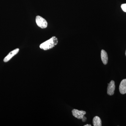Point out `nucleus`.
Returning a JSON list of instances; mask_svg holds the SVG:
<instances>
[{"label": "nucleus", "mask_w": 126, "mask_h": 126, "mask_svg": "<svg viewBox=\"0 0 126 126\" xmlns=\"http://www.w3.org/2000/svg\"><path fill=\"white\" fill-rule=\"evenodd\" d=\"M58 38L56 36H53L49 39L41 44L40 45V48L44 50H48L54 47L58 44Z\"/></svg>", "instance_id": "f257e3e1"}, {"label": "nucleus", "mask_w": 126, "mask_h": 126, "mask_svg": "<svg viewBox=\"0 0 126 126\" xmlns=\"http://www.w3.org/2000/svg\"><path fill=\"white\" fill-rule=\"evenodd\" d=\"M35 21L37 25L41 29H45L48 25L47 21L40 16H36Z\"/></svg>", "instance_id": "f03ea898"}, {"label": "nucleus", "mask_w": 126, "mask_h": 126, "mask_svg": "<svg viewBox=\"0 0 126 126\" xmlns=\"http://www.w3.org/2000/svg\"><path fill=\"white\" fill-rule=\"evenodd\" d=\"M72 114L73 116L78 119H82L86 114V112L83 110H79L74 109L72 110Z\"/></svg>", "instance_id": "7ed1b4c3"}, {"label": "nucleus", "mask_w": 126, "mask_h": 126, "mask_svg": "<svg viewBox=\"0 0 126 126\" xmlns=\"http://www.w3.org/2000/svg\"><path fill=\"white\" fill-rule=\"evenodd\" d=\"M108 87L107 88V94L108 95L111 96L114 94L115 89V82L114 81L112 80L110 81V83H108Z\"/></svg>", "instance_id": "20e7f679"}, {"label": "nucleus", "mask_w": 126, "mask_h": 126, "mask_svg": "<svg viewBox=\"0 0 126 126\" xmlns=\"http://www.w3.org/2000/svg\"><path fill=\"white\" fill-rule=\"evenodd\" d=\"M19 51V48H16L12 50L11 52L7 55V56H6L4 59V61L5 63L9 61L14 56L17 54Z\"/></svg>", "instance_id": "39448f33"}, {"label": "nucleus", "mask_w": 126, "mask_h": 126, "mask_svg": "<svg viewBox=\"0 0 126 126\" xmlns=\"http://www.w3.org/2000/svg\"><path fill=\"white\" fill-rule=\"evenodd\" d=\"M119 90L120 93L122 94L126 93V79H123L119 85Z\"/></svg>", "instance_id": "423d86ee"}, {"label": "nucleus", "mask_w": 126, "mask_h": 126, "mask_svg": "<svg viewBox=\"0 0 126 126\" xmlns=\"http://www.w3.org/2000/svg\"><path fill=\"white\" fill-rule=\"evenodd\" d=\"M101 58L102 63L104 65H106L108 62V58L107 53L103 49L101 51Z\"/></svg>", "instance_id": "0eeeda50"}, {"label": "nucleus", "mask_w": 126, "mask_h": 126, "mask_svg": "<svg viewBox=\"0 0 126 126\" xmlns=\"http://www.w3.org/2000/svg\"><path fill=\"white\" fill-rule=\"evenodd\" d=\"M93 123L94 126H102L101 120L100 117L97 116H96L94 118Z\"/></svg>", "instance_id": "6e6552de"}, {"label": "nucleus", "mask_w": 126, "mask_h": 126, "mask_svg": "<svg viewBox=\"0 0 126 126\" xmlns=\"http://www.w3.org/2000/svg\"><path fill=\"white\" fill-rule=\"evenodd\" d=\"M121 7L123 11L126 12V4H123L121 5Z\"/></svg>", "instance_id": "1a4fd4ad"}, {"label": "nucleus", "mask_w": 126, "mask_h": 126, "mask_svg": "<svg viewBox=\"0 0 126 126\" xmlns=\"http://www.w3.org/2000/svg\"><path fill=\"white\" fill-rule=\"evenodd\" d=\"M82 121L83 122H86V120H87V118L86 117L84 116L82 118Z\"/></svg>", "instance_id": "9d476101"}, {"label": "nucleus", "mask_w": 126, "mask_h": 126, "mask_svg": "<svg viewBox=\"0 0 126 126\" xmlns=\"http://www.w3.org/2000/svg\"><path fill=\"white\" fill-rule=\"evenodd\" d=\"M84 126H91V125L90 124H86V125H84Z\"/></svg>", "instance_id": "9b49d317"}, {"label": "nucleus", "mask_w": 126, "mask_h": 126, "mask_svg": "<svg viewBox=\"0 0 126 126\" xmlns=\"http://www.w3.org/2000/svg\"><path fill=\"white\" fill-rule=\"evenodd\" d=\"M125 54H126V53H125Z\"/></svg>", "instance_id": "f8f14e48"}]
</instances>
